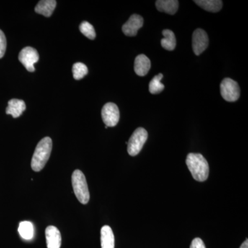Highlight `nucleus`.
<instances>
[{"instance_id":"f257e3e1","label":"nucleus","mask_w":248,"mask_h":248,"mask_svg":"<svg viewBox=\"0 0 248 248\" xmlns=\"http://www.w3.org/2000/svg\"><path fill=\"white\" fill-rule=\"evenodd\" d=\"M186 164L192 177L197 182H205L209 175V165L202 154L190 153L187 155Z\"/></svg>"},{"instance_id":"f03ea898","label":"nucleus","mask_w":248,"mask_h":248,"mask_svg":"<svg viewBox=\"0 0 248 248\" xmlns=\"http://www.w3.org/2000/svg\"><path fill=\"white\" fill-rule=\"evenodd\" d=\"M52 147L53 142L48 137L39 142L31 160V168L35 172H40L45 168L51 154Z\"/></svg>"},{"instance_id":"7ed1b4c3","label":"nucleus","mask_w":248,"mask_h":248,"mask_svg":"<svg viewBox=\"0 0 248 248\" xmlns=\"http://www.w3.org/2000/svg\"><path fill=\"white\" fill-rule=\"evenodd\" d=\"M72 185L77 199L82 204H87L90 200V193L84 173L76 170L72 174Z\"/></svg>"},{"instance_id":"20e7f679","label":"nucleus","mask_w":248,"mask_h":248,"mask_svg":"<svg viewBox=\"0 0 248 248\" xmlns=\"http://www.w3.org/2000/svg\"><path fill=\"white\" fill-rule=\"evenodd\" d=\"M148 139V132L143 128L135 130L128 142V153L132 156H136L141 152Z\"/></svg>"},{"instance_id":"39448f33","label":"nucleus","mask_w":248,"mask_h":248,"mask_svg":"<svg viewBox=\"0 0 248 248\" xmlns=\"http://www.w3.org/2000/svg\"><path fill=\"white\" fill-rule=\"evenodd\" d=\"M220 90L222 97L227 102H236L241 94L239 84L231 78H226L222 81Z\"/></svg>"},{"instance_id":"423d86ee","label":"nucleus","mask_w":248,"mask_h":248,"mask_svg":"<svg viewBox=\"0 0 248 248\" xmlns=\"http://www.w3.org/2000/svg\"><path fill=\"white\" fill-rule=\"evenodd\" d=\"M18 58L28 71L34 72L35 71L34 64L39 61L40 57L36 49L27 46L21 50Z\"/></svg>"},{"instance_id":"0eeeda50","label":"nucleus","mask_w":248,"mask_h":248,"mask_svg":"<svg viewBox=\"0 0 248 248\" xmlns=\"http://www.w3.org/2000/svg\"><path fill=\"white\" fill-rule=\"evenodd\" d=\"M102 117L103 122L107 127L115 126L120 121L118 107L114 103H107L102 108Z\"/></svg>"},{"instance_id":"6e6552de","label":"nucleus","mask_w":248,"mask_h":248,"mask_svg":"<svg viewBox=\"0 0 248 248\" xmlns=\"http://www.w3.org/2000/svg\"><path fill=\"white\" fill-rule=\"evenodd\" d=\"M208 34L203 29H196L192 35V48L196 55H200L208 48Z\"/></svg>"},{"instance_id":"1a4fd4ad","label":"nucleus","mask_w":248,"mask_h":248,"mask_svg":"<svg viewBox=\"0 0 248 248\" xmlns=\"http://www.w3.org/2000/svg\"><path fill=\"white\" fill-rule=\"evenodd\" d=\"M143 25V18L139 15L133 14L122 27L124 35L128 37H134L138 34V31Z\"/></svg>"},{"instance_id":"9d476101","label":"nucleus","mask_w":248,"mask_h":248,"mask_svg":"<svg viewBox=\"0 0 248 248\" xmlns=\"http://www.w3.org/2000/svg\"><path fill=\"white\" fill-rule=\"evenodd\" d=\"M47 248H60L62 244L61 233L56 227H47L45 231Z\"/></svg>"},{"instance_id":"9b49d317","label":"nucleus","mask_w":248,"mask_h":248,"mask_svg":"<svg viewBox=\"0 0 248 248\" xmlns=\"http://www.w3.org/2000/svg\"><path fill=\"white\" fill-rule=\"evenodd\" d=\"M151 60L146 55L141 54L138 55L135 60V73L139 76H146L151 69Z\"/></svg>"},{"instance_id":"f8f14e48","label":"nucleus","mask_w":248,"mask_h":248,"mask_svg":"<svg viewBox=\"0 0 248 248\" xmlns=\"http://www.w3.org/2000/svg\"><path fill=\"white\" fill-rule=\"evenodd\" d=\"M26 110L25 102L17 99H13L8 103L6 112L7 115H11L14 118H17L22 115Z\"/></svg>"},{"instance_id":"ddd939ff","label":"nucleus","mask_w":248,"mask_h":248,"mask_svg":"<svg viewBox=\"0 0 248 248\" xmlns=\"http://www.w3.org/2000/svg\"><path fill=\"white\" fill-rule=\"evenodd\" d=\"M155 4L160 12L170 15L175 14L179 9V1L177 0H158Z\"/></svg>"},{"instance_id":"4468645a","label":"nucleus","mask_w":248,"mask_h":248,"mask_svg":"<svg viewBox=\"0 0 248 248\" xmlns=\"http://www.w3.org/2000/svg\"><path fill=\"white\" fill-rule=\"evenodd\" d=\"M56 6L57 1L55 0H42L35 6V11L37 14L49 17L53 14Z\"/></svg>"},{"instance_id":"2eb2a0df","label":"nucleus","mask_w":248,"mask_h":248,"mask_svg":"<svg viewBox=\"0 0 248 248\" xmlns=\"http://www.w3.org/2000/svg\"><path fill=\"white\" fill-rule=\"evenodd\" d=\"M102 248H115V236L110 226H104L101 229Z\"/></svg>"},{"instance_id":"dca6fc26","label":"nucleus","mask_w":248,"mask_h":248,"mask_svg":"<svg viewBox=\"0 0 248 248\" xmlns=\"http://www.w3.org/2000/svg\"><path fill=\"white\" fill-rule=\"evenodd\" d=\"M196 4L208 12H218L222 9L223 1L221 0H196Z\"/></svg>"},{"instance_id":"f3484780","label":"nucleus","mask_w":248,"mask_h":248,"mask_svg":"<svg viewBox=\"0 0 248 248\" xmlns=\"http://www.w3.org/2000/svg\"><path fill=\"white\" fill-rule=\"evenodd\" d=\"M162 34L164 36V38L161 40V45L163 48L170 51L174 50L177 41L174 32L169 29H165L163 31Z\"/></svg>"},{"instance_id":"a211bd4d","label":"nucleus","mask_w":248,"mask_h":248,"mask_svg":"<svg viewBox=\"0 0 248 248\" xmlns=\"http://www.w3.org/2000/svg\"><path fill=\"white\" fill-rule=\"evenodd\" d=\"M18 232L22 239L31 240L34 236V226L30 221H22L19 223Z\"/></svg>"},{"instance_id":"6ab92c4d","label":"nucleus","mask_w":248,"mask_h":248,"mask_svg":"<svg viewBox=\"0 0 248 248\" xmlns=\"http://www.w3.org/2000/svg\"><path fill=\"white\" fill-rule=\"evenodd\" d=\"M164 76L161 73L155 76L149 84V91L151 94H159L164 89V85L161 82Z\"/></svg>"},{"instance_id":"aec40b11","label":"nucleus","mask_w":248,"mask_h":248,"mask_svg":"<svg viewBox=\"0 0 248 248\" xmlns=\"http://www.w3.org/2000/svg\"><path fill=\"white\" fill-rule=\"evenodd\" d=\"M87 66L84 63L78 62L75 63L73 66V78L75 79L79 80L84 78L88 74Z\"/></svg>"},{"instance_id":"412c9836","label":"nucleus","mask_w":248,"mask_h":248,"mask_svg":"<svg viewBox=\"0 0 248 248\" xmlns=\"http://www.w3.org/2000/svg\"><path fill=\"white\" fill-rule=\"evenodd\" d=\"M79 30L81 31V33L86 37L90 39V40H94L96 37L95 30L94 27H93L92 24H90L89 22L84 21L80 24Z\"/></svg>"},{"instance_id":"4be33fe9","label":"nucleus","mask_w":248,"mask_h":248,"mask_svg":"<svg viewBox=\"0 0 248 248\" xmlns=\"http://www.w3.org/2000/svg\"><path fill=\"white\" fill-rule=\"evenodd\" d=\"M6 49V39L4 32L0 30V59L4 57Z\"/></svg>"},{"instance_id":"5701e85b","label":"nucleus","mask_w":248,"mask_h":248,"mask_svg":"<svg viewBox=\"0 0 248 248\" xmlns=\"http://www.w3.org/2000/svg\"><path fill=\"white\" fill-rule=\"evenodd\" d=\"M190 248H205V246L202 239H200V238H195L192 241Z\"/></svg>"},{"instance_id":"b1692460","label":"nucleus","mask_w":248,"mask_h":248,"mask_svg":"<svg viewBox=\"0 0 248 248\" xmlns=\"http://www.w3.org/2000/svg\"><path fill=\"white\" fill-rule=\"evenodd\" d=\"M240 248H248V239H246V241L243 243V244L241 245V247Z\"/></svg>"}]
</instances>
